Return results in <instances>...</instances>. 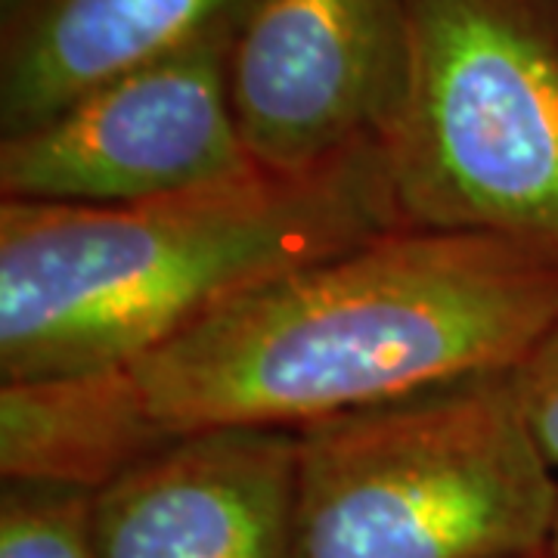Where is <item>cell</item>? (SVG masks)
Wrapping results in <instances>:
<instances>
[{"instance_id": "11", "label": "cell", "mask_w": 558, "mask_h": 558, "mask_svg": "<svg viewBox=\"0 0 558 558\" xmlns=\"http://www.w3.org/2000/svg\"><path fill=\"white\" fill-rule=\"evenodd\" d=\"M515 373L539 450L558 472V319L521 360Z\"/></svg>"}, {"instance_id": "5", "label": "cell", "mask_w": 558, "mask_h": 558, "mask_svg": "<svg viewBox=\"0 0 558 558\" xmlns=\"http://www.w3.org/2000/svg\"><path fill=\"white\" fill-rule=\"evenodd\" d=\"M233 22L0 137V199L116 208L255 171L230 106Z\"/></svg>"}, {"instance_id": "2", "label": "cell", "mask_w": 558, "mask_h": 558, "mask_svg": "<svg viewBox=\"0 0 558 558\" xmlns=\"http://www.w3.org/2000/svg\"><path fill=\"white\" fill-rule=\"evenodd\" d=\"M403 227L381 140L165 199H0V381L134 363L220 304Z\"/></svg>"}, {"instance_id": "1", "label": "cell", "mask_w": 558, "mask_h": 558, "mask_svg": "<svg viewBox=\"0 0 558 558\" xmlns=\"http://www.w3.org/2000/svg\"><path fill=\"white\" fill-rule=\"evenodd\" d=\"M558 319V252L395 227L205 314L131 366L171 435L301 428L484 369Z\"/></svg>"}, {"instance_id": "12", "label": "cell", "mask_w": 558, "mask_h": 558, "mask_svg": "<svg viewBox=\"0 0 558 558\" xmlns=\"http://www.w3.org/2000/svg\"><path fill=\"white\" fill-rule=\"evenodd\" d=\"M546 556L558 558V515H556V527H553V537H549V549H546Z\"/></svg>"}, {"instance_id": "4", "label": "cell", "mask_w": 558, "mask_h": 558, "mask_svg": "<svg viewBox=\"0 0 558 558\" xmlns=\"http://www.w3.org/2000/svg\"><path fill=\"white\" fill-rule=\"evenodd\" d=\"M407 16L385 137L403 227L558 252V0H407Z\"/></svg>"}, {"instance_id": "10", "label": "cell", "mask_w": 558, "mask_h": 558, "mask_svg": "<svg viewBox=\"0 0 558 558\" xmlns=\"http://www.w3.org/2000/svg\"><path fill=\"white\" fill-rule=\"evenodd\" d=\"M0 558H100L97 494L0 481Z\"/></svg>"}, {"instance_id": "6", "label": "cell", "mask_w": 558, "mask_h": 558, "mask_svg": "<svg viewBox=\"0 0 558 558\" xmlns=\"http://www.w3.org/2000/svg\"><path fill=\"white\" fill-rule=\"evenodd\" d=\"M230 106L264 171H311L398 124L410 81L407 0H245Z\"/></svg>"}, {"instance_id": "13", "label": "cell", "mask_w": 558, "mask_h": 558, "mask_svg": "<svg viewBox=\"0 0 558 558\" xmlns=\"http://www.w3.org/2000/svg\"><path fill=\"white\" fill-rule=\"evenodd\" d=\"M534 558H549V556H534Z\"/></svg>"}, {"instance_id": "7", "label": "cell", "mask_w": 558, "mask_h": 558, "mask_svg": "<svg viewBox=\"0 0 558 558\" xmlns=\"http://www.w3.org/2000/svg\"><path fill=\"white\" fill-rule=\"evenodd\" d=\"M100 558H301L295 428H208L97 494Z\"/></svg>"}, {"instance_id": "8", "label": "cell", "mask_w": 558, "mask_h": 558, "mask_svg": "<svg viewBox=\"0 0 558 558\" xmlns=\"http://www.w3.org/2000/svg\"><path fill=\"white\" fill-rule=\"evenodd\" d=\"M245 0H3L0 137L32 131L97 87L178 53Z\"/></svg>"}, {"instance_id": "3", "label": "cell", "mask_w": 558, "mask_h": 558, "mask_svg": "<svg viewBox=\"0 0 558 558\" xmlns=\"http://www.w3.org/2000/svg\"><path fill=\"white\" fill-rule=\"evenodd\" d=\"M515 369L469 373L295 428L299 556H546L558 472Z\"/></svg>"}, {"instance_id": "9", "label": "cell", "mask_w": 558, "mask_h": 558, "mask_svg": "<svg viewBox=\"0 0 558 558\" xmlns=\"http://www.w3.org/2000/svg\"><path fill=\"white\" fill-rule=\"evenodd\" d=\"M171 440L131 363L0 381V481L100 494Z\"/></svg>"}]
</instances>
